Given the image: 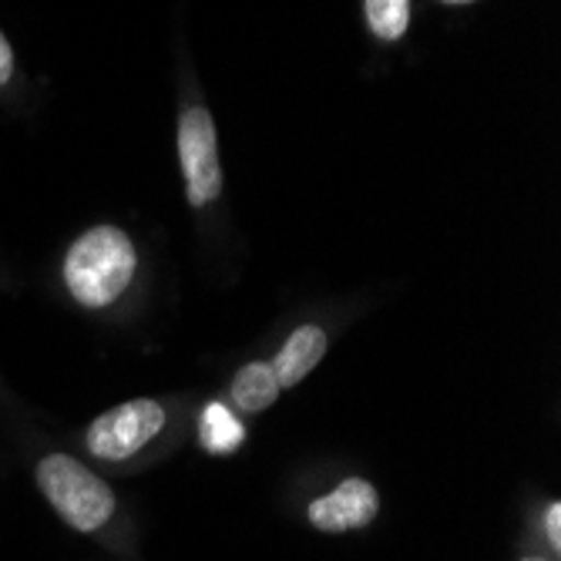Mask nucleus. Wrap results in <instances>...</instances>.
<instances>
[{
    "mask_svg": "<svg viewBox=\"0 0 561 561\" xmlns=\"http://www.w3.org/2000/svg\"><path fill=\"white\" fill-rule=\"evenodd\" d=\"M279 390L283 387H279L270 364H245L232 380V400L245 414H260V411H266V407H273Z\"/></svg>",
    "mask_w": 561,
    "mask_h": 561,
    "instance_id": "nucleus-7",
    "label": "nucleus"
},
{
    "mask_svg": "<svg viewBox=\"0 0 561 561\" xmlns=\"http://www.w3.org/2000/svg\"><path fill=\"white\" fill-rule=\"evenodd\" d=\"M242 440V424L226 411L222 403H213L206 417H202V444L213 454H229Z\"/></svg>",
    "mask_w": 561,
    "mask_h": 561,
    "instance_id": "nucleus-8",
    "label": "nucleus"
},
{
    "mask_svg": "<svg viewBox=\"0 0 561 561\" xmlns=\"http://www.w3.org/2000/svg\"><path fill=\"white\" fill-rule=\"evenodd\" d=\"M525 561H538V558H525Z\"/></svg>",
    "mask_w": 561,
    "mask_h": 561,
    "instance_id": "nucleus-12",
    "label": "nucleus"
},
{
    "mask_svg": "<svg viewBox=\"0 0 561 561\" xmlns=\"http://www.w3.org/2000/svg\"><path fill=\"white\" fill-rule=\"evenodd\" d=\"M162 427H165V407L159 400L138 397L94 417V424L84 434V444L101 461H125V457L138 454Z\"/></svg>",
    "mask_w": 561,
    "mask_h": 561,
    "instance_id": "nucleus-3",
    "label": "nucleus"
},
{
    "mask_svg": "<svg viewBox=\"0 0 561 561\" xmlns=\"http://www.w3.org/2000/svg\"><path fill=\"white\" fill-rule=\"evenodd\" d=\"M380 512V494L370 481L364 478H346L336 491H330L327 497H317L310 504V518L313 528L320 531H353V528H367Z\"/></svg>",
    "mask_w": 561,
    "mask_h": 561,
    "instance_id": "nucleus-5",
    "label": "nucleus"
},
{
    "mask_svg": "<svg viewBox=\"0 0 561 561\" xmlns=\"http://www.w3.org/2000/svg\"><path fill=\"white\" fill-rule=\"evenodd\" d=\"M11 75H14V50H11L8 37L0 34V88L11 81Z\"/></svg>",
    "mask_w": 561,
    "mask_h": 561,
    "instance_id": "nucleus-11",
    "label": "nucleus"
},
{
    "mask_svg": "<svg viewBox=\"0 0 561 561\" xmlns=\"http://www.w3.org/2000/svg\"><path fill=\"white\" fill-rule=\"evenodd\" d=\"M327 353V333L320 327H299L286 346L276 353V360L270 364L279 387H296L306 374H310Z\"/></svg>",
    "mask_w": 561,
    "mask_h": 561,
    "instance_id": "nucleus-6",
    "label": "nucleus"
},
{
    "mask_svg": "<svg viewBox=\"0 0 561 561\" xmlns=\"http://www.w3.org/2000/svg\"><path fill=\"white\" fill-rule=\"evenodd\" d=\"M179 159L192 206H209L222 192L216 122L206 108H188L179 122Z\"/></svg>",
    "mask_w": 561,
    "mask_h": 561,
    "instance_id": "nucleus-4",
    "label": "nucleus"
},
{
    "mask_svg": "<svg viewBox=\"0 0 561 561\" xmlns=\"http://www.w3.org/2000/svg\"><path fill=\"white\" fill-rule=\"evenodd\" d=\"M37 488L75 531H98L115 515L112 488L68 454L44 457L37 465Z\"/></svg>",
    "mask_w": 561,
    "mask_h": 561,
    "instance_id": "nucleus-2",
    "label": "nucleus"
},
{
    "mask_svg": "<svg viewBox=\"0 0 561 561\" xmlns=\"http://www.w3.org/2000/svg\"><path fill=\"white\" fill-rule=\"evenodd\" d=\"M545 535H548L551 548H561V504L558 501H551L545 512Z\"/></svg>",
    "mask_w": 561,
    "mask_h": 561,
    "instance_id": "nucleus-10",
    "label": "nucleus"
},
{
    "mask_svg": "<svg viewBox=\"0 0 561 561\" xmlns=\"http://www.w3.org/2000/svg\"><path fill=\"white\" fill-rule=\"evenodd\" d=\"M138 266L131 239L115 226H94L75 239L65 256V283L81 306H112L131 283Z\"/></svg>",
    "mask_w": 561,
    "mask_h": 561,
    "instance_id": "nucleus-1",
    "label": "nucleus"
},
{
    "mask_svg": "<svg viewBox=\"0 0 561 561\" xmlns=\"http://www.w3.org/2000/svg\"><path fill=\"white\" fill-rule=\"evenodd\" d=\"M367 21L380 41H397L411 24V0H367Z\"/></svg>",
    "mask_w": 561,
    "mask_h": 561,
    "instance_id": "nucleus-9",
    "label": "nucleus"
}]
</instances>
